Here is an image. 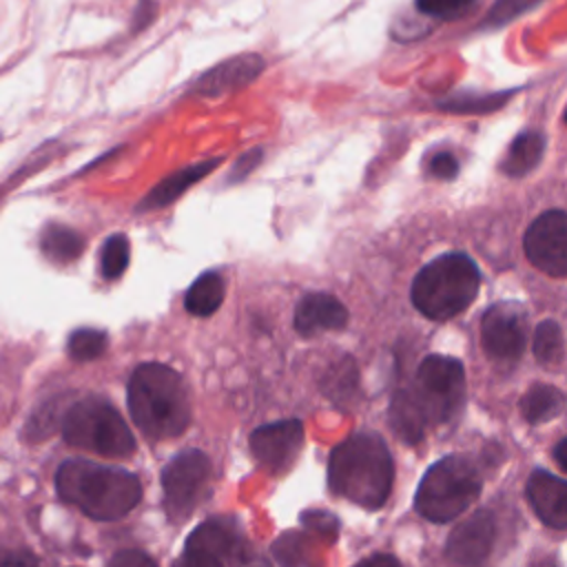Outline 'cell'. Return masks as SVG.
Listing matches in <instances>:
<instances>
[{
    "label": "cell",
    "mask_w": 567,
    "mask_h": 567,
    "mask_svg": "<svg viewBox=\"0 0 567 567\" xmlns=\"http://www.w3.org/2000/svg\"><path fill=\"white\" fill-rule=\"evenodd\" d=\"M62 436L69 445L102 456H131L135 450V439L120 412L95 396L69 408L62 421Z\"/></svg>",
    "instance_id": "8992f818"
},
{
    "label": "cell",
    "mask_w": 567,
    "mask_h": 567,
    "mask_svg": "<svg viewBox=\"0 0 567 567\" xmlns=\"http://www.w3.org/2000/svg\"><path fill=\"white\" fill-rule=\"evenodd\" d=\"M357 567H401V563L390 554H374V556L361 560Z\"/></svg>",
    "instance_id": "836d02e7"
},
{
    "label": "cell",
    "mask_w": 567,
    "mask_h": 567,
    "mask_svg": "<svg viewBox=\"0 0 567 567\" xmlns=\"http://www.w3.org/2000/svg\"><path fill=\"white\" fill-rule=\"evenodd\" d=\"M128 412L148 439L179 436L190 423L182 377L164 363H142L128 381Z\"/></svg>",
    "instance_id": "3957f363"
},
{
    "label": "cell",
    "mask_w": 567,
    "mask_h": 567,
    "mask_svg": "<svg viewBox=\"0 0 567 567\" xmlns=\"http://www.w3.org/2000/svg\"><path fill=\"white\" fill-rule=\"evenodd\" d=\"M425 421H450L465 396V368L447 354H430L419 363L414 388H410Z\"/></svg>",
    "instance_id": "52a82bcc"
},
{
    "label": "cell",
    "mask_w": 567,
    "mask_h": 567,
    "mask_svg": "<svg viewBox=\"0 0 567 567\" xmlns=\"http://www.w3.org/2000/svg\"><path fill=\"white\" fill-rule=\"evenodd\" d=\"M109 337L95 328H80L69 337V354L75 361H93L106 350Z\"/></svg>",
    "instance_id": "d4e9b609"
},
{
    "label": "cell",
    "mask_w": 567,
    "mask_h": 567,
    "mask_svg": "<svg viewBox=\"0 0 567 567\" xmlns=\"http://www.w3.org/2000/svg\"><path fill=\"white\" fill-rule=\"evenodd\" d=\"M540 0H498L492 11L487 13V22L489 24H501V22H507L512 20L514 16L527 11L532 4H536Z\"/></svg>",
    "instance_id": "f1b7e54d"
},
{
    "label": "cell",
    "mask_w": 567,
    "mask_h": 567,
    "mask_svg": "<svg viewBox=\"0 0 567 567\" xmlns=\"http://www.w3.org/2000/svg\"><path fill=\"white\" fill-rule=\"evenodd\" d=\"M481 476L472 463L461 456H445L421 478L414 507L427 520L447 523L481 496Z\"/></svg>",
    "instance_id": "5b68a950"
},
{
    "label": "cell",
    "mask_w": 567,
    "mask_h": 567,
    "mask_svg": "<svg viewBox=\"0 0 567 567\" xmlns=\"http://www.w3.org/2000/svg\"><path fill=\"white\" fill-rule=\"evenodd\" d=\"M303 443V425L297 419L257 427L250 434V450L261 467L281 474L292 467Z\"/></svg>",
    "instance_id": "30bf717a"
},
{
    "label": "cell",
    "mask_w": 567,
    "mask_h": 567,
    "mask_svg": "<svg viewBox=\"0 0 567 567\" xmlns=\"http://www.w3.org/2000/svg\"><path fill=\"white\" fill-rule=\"evenodd\" d=\"M543 151H545V137L540 133H532V131L523 133L509 144L501 168L512 177L527 175L540 162Z\"/></svg>",
    "instance_id": "ffe728a7"
},
{
    "label": "cell",
    "mask_w": 567,
    "mask_h": 567,
    "mask_svg": "<svg viewBox=\"0 0 567 567\" xmlns=\"http://www.w3.org/2000/svg\"><path fill=\"white\" fill-rule=\"evenodd\" d=\"M332 494L368 509L381 507L394 483V461L379 434L359 432L341 441L328 461Z\"/></svg>",
    "instance_id": "6da1fadb"
},
{
    "label": "cell",
    "mask_w": 567,
    "mask_h": 567,
    "mask_svg": "<svg viewBox=\"0 0 567 567\" xmlns=\"http://www.w3.org/2000/svg\"><path fill=\"white\" fill-rule=\"evenodd\" d=\"M301 523H306V527H310L315 532V536L328 538V540H332L339 532V520L334 516L326 514V512H319V509L303 512Z\"/></svg>",
    "instance_id": "83f0119b"
},
{
    "label": "cell",
    "mask_w": 567,
    "mask_h": 567,
    "mask_svg": "<svg viewBox=\"0 0 567 567\" xmlns=\"http://www.w3.org/2000/svg\"><path fill=\"white\" fill-rule=\"evenodd\" d=\"M430 173L439 179H452L458 173V162L452 153H436L430 159Z\"/></svg>",
    "instance_id": "1f68e13d"
},
{
    "label": "cell",
    "mask_w": 567,
    "mask_h": 567,
    "mask_svg": "<svg viewBox=\"0 0 567 567\" xmlns=\"http://www.w3.org/2000/svg\"><path fill=\"white\" fill-rule=\"evenodd\" d=\"M390 423L394 432L405 441V443H419L423 436V430L427 425L412 390H401L394 394L390 403Z\"/></svg>",
    "instance_id": "ac0fdd59"
},
{
    "label": "cell",
    "mask_w": 567,
    "mask_h": 567,
    "mask_svg": "<svg viewBox=\"0 0 567 567\" xmlns=\"http://www.w3.org/2000/svg\"><path fill=\"white\" fill-rule=\"evenodd\" d=\"M474 0H416V9L432 18H454L472 7Z\"/></svg>",
    "instance_id": "4316f807"
},
{
    "label": "cell",
    "mask_w": 567,
    "mask_h": 567,
    "mask_svg": "<svg viewBox=\"0 0 567 567\" xmlns=\"http://www.w3.org/2000/svg\"><path fill=\"white\" fill-rule=\"evenodd\" d=\"M186 545L202 547L215 554L221 563H241L246 560V540L233 523L226 520H206L202 523L186 540Z\"/></svg>",
    "instance_id": "2e32d148"
},
{
    "label": "cell",
    "mask_w": 567,
    "mask_h": 567,
    "mask_svg": "<svg viewBox=\"0 0 567 567\" xmlns=\"http://www.w3.org/2000/svg\"><path fill=\"white\" fill-rule=\"evenodd\" d=\"M543 567H556V565H554V563H551V560H549V563H545V565H543Z\"/></svg>",
    "instance_id": "8d00e7d4"
},
{
    "label": "cell",
    "mask_w": 567,
    "mask_h": 567,
    "mask_svg": "<svg viewBox=\"0 0 567 567\" xmlns=\"http://www.w3.org/2000/svg\"><path fill=\"white\" fill-rule=\"evenodd\" d=\"M210 476V461L199 450L177 454L162 472L164 503L173 520H184L197 505Z\"/></svg>",
    "instance_id": "ba28073f"
},
{
    "label": "cell",
    "mask_w": 567,
    "mask_h": 567,
    "mask_svg": "<svg viewBox=\"0 0 567 567\" xmlns=\"http://www.w3.org/2000/svg\"><path fill=\"white\" fill-rule=\"evenodd\" d=\"M481 341L494 361H516L525 350V319L512 303L492 306L481 321Z\"/></svg>",
    "instance_id": "8fae6325"
},
{
    "label": "cell",
    "mask_w": 567,
    "mask_h": 567,
    "mask_svg": "<svg viewBox=\"0 0 567 567\" xmlns=\"http://www.w3.org/2000/svg\"><path fill=\"white\" fill-rule=\"evenodd\" d=\"M565 447H567V439H560V441H558V445H556V450H554V456H556V461H558V465H560V470H567V458H565Z\"/></svg>",
    "instance_id": "d590c367"
},
{
    "label": "cell",
    "mask_w": 567,
    "mask_h": 567,
    "mask_svg": "<svg viewBox=\"0 0 567 567\" xmlns=\"http://www.w3.org/2000/svg\"><path fill=\"white\" fill-rule=\"evenodd\" d=\"M259 157H261L259 151H252V153L241 155L239 162H237V166H235V177H244L246 173H250V168L259 162Z\"/></svg>",
    "instance_id": "e575fe53"
},
{
    "label": "cell",
    "mask_w": 567,
    "mask_h": 567,
    "mask_svg": "<svg viewBox=\"0 0 567 567\" xmlns=\"http://www.w3.org/2000/svg\"><path fill=\"white\" fill-rule=\"evenodd\" d=\"M173 567H224V563L202 547L186 545L182 556L173 563Z\"/></svg>",
    "instance_id": "f546056e"
},
{
    "label": "cell",
    "mask_w": 567,
    "mask_h": 567,
    "mask_svg": "<svg viewBox=\"0 0 567 567\" xmlns=\"http://www.w3.org/2000/svg\"><path fill=\"white\" fill-rule=\"evenodd\" d=\"M496 523L492 512L478 509L458 523L445 545V556L461 567H478L494 547Z\"/></svg>",
    "instance_id": "7c38bea8"
},
{
    "label": "cell",
    "mask_w": 567,
    "mask_h": 567,
    "mask_svg": "<svg viewBox=\"0 0 567 567\" xmlns=\"http://www.w3.org/2000/svg\"><path fill=\"white\" fill-rule=\"evenodd\" d=\"M525 494L545 525L554 529L567 527V485L563 478L545 470H536L527 478Z\"/></svg>",
    "instance_id": "5bb4252c"
},
{
    "label": "cell",
    "mask_w": 567,
    "mask_h": 567,
    "mask_svg": "<svg viewBox=\"0 0 567 567\" xmlns=\"http://www.w3.org/2000/svg\"><path fill=\"white\" fill-rule=\"evenodd\" d=\"M226 295V286L219 272H204L186 292L184 306L195 317H208L213 315Z\"/></svg>",
    "instance_id": "44dd1931"
},
{
    "label": "cell",
    "mask_w": 567,
    "mask_h": 567,
    "mask_svg": "<svg viewBox=\"0 0 567 567\" xmlns=\"http://www.w3.org/2000/svg\"><path fill=\"white\" fill-rule=\"evenodd\" d=\"M323 388L332 396H343L352 388H357V365L350 359H343L341 363L332 365L328 377L323 379Z\"/></svg>",
    "instance_id": "484cf974"
},
{
    "label": "cell",
    "mask_w": 567,
    "mask_h": 567,
    "mask_svg": "<svg viewBox=\"0 0 567 567\" xmlns=\"http://www.w3.org/2000/svg\"><path fill=\"white\" fill-rule=\"evenodd\" d=\"M534 357L547 368H558L565 357V337L563 328L554 319H545L536 326L534 332Z\"/></svg>",
    "instance_id": "603a6c76"
},
{
    "label": "cell",
    "mask_w": 567,
    "mask_h": 567,
    "mask_svg": "<svg viewBox=\"0 0 567 567\" xmlns=\"http://www.w3.org/2000/svg\"><path fill=\"white\" fill-rule=\"evenodd\" d=\"M0 567H38V560L22 549H2Z\"/></svg>",
    "instance_id": "d6a6232c"
},
{
    "label": "cell",
    "mask_w": 567,
    "mask_h": 567,
    "mask_svg": "<svg viewBox=\"0 0 567 567\" xmlns=\"http://www.w3.org/2000/svg\"><path fill=\"white\" fill-rule=\"evenodd\" d=\"M109 567H157L153 558L140 549H122L111 560Z\"/></svg>",
    "instance_id": "4dcf8cb0"
},
{
    "label": "cell",
    "mask_w": 567,
    "mask_h": 567,
    "mask_svg": "<svg viewBox=\"0 0 567 567\" xmlns=\"http://www.w3.org/2000/svg\"><path fill=\"white\" fill-rule=\"evenodd\" d=\"M348 323L346 306L328 292H308L295 310V328L299 334L310 337L319 330H341Z\"/></svg>",
    "instance_id": "9a60e30c"
},
{
    "label": "cell",
    "mask_w": 567,
    "mask_h": 567,
    "mask_svg": "<svg viewBox=\"0 0 567 567\" xmlns=\"http://www.w3.org/2000/svg\"><path fill=\"white\" fill-rule=\"evenodd\" d=\"M525 255L540 272L549 277L567 275V215L547 210L532 221L523 239Z\"/></svg>",
    "instance_id": "9c48e42d"
},
{
    "label": "cell",
    "mask_w": 567,
    "mask_h": 567,
    "mask_svg": "<svg viewBox=\"0 0 567 567\" xmlns=\"http://www.w3.org/2000/svg\"><path fill=\"white\" fill-rule=\"evenodd\" d=\"M40 248L42 252L58 264H69L73 259H78L84 250V239L80 233H75L69 226L62 224H49L42 230L40 237Z\"/></svg>",
    "instance_id": "7402d4cb"
},
{
    "label": "cell",
    "mask_w": 567,
    "mask_h": 567,
    "mask_svg": "<svg viewBox=\"0 0 567 567\" xmlns=\"http://www.w3.org/2000/svg\"><path fill=\"white\" fill-rule=\"evenodd\" d=\"M481 275L463 252H447L432 259L412 281V303L432 321L461 315L476 297Z\"/></svg>",
    "instance_id": "277c9868"
},
{
    "label": "cell",
    "mask_w": 567,
    "mask_h": 567,
    "mask_svg": "<svg viewBox=\"0 0 567 567\" xmlns=\"http://www.w3.org/2000/svg\"><path fill=\"white\" fill-rule=\"evenodd\" d=\"M219 164V159H206L193 166H186L173 175H168L166 179H162L159 184H155L148 195L137 204V210H155V208H164L171 202H175L184 190H188L195 182H199L202 177H206L215 166Z\"/></svg>",
    "instance_id": "e0dca14e"
},
{
    "label": "cell",
    "mask_w": 567,
    "mask_h": 567,
    "mask_svg": "<svg viewBox=\"0 0 567 567\" xmlns=\"http://www.w3.org/2000/svg\"><path fill=\"white\" fill-rule=\"evenodd\" d=\"M563 410H565V396L554 385H545V383L532 385L520 399V412L525 421L534 425L560 416Z\"/></svg>",
    "instance_id": "d6986e66"
},
{
    "label": "cell",
    "mask_w": 567,
    "mask_h": 567,
    "mask_svg": "<svg viewBox=\"0 0 567 567\" xmlns=\"http://www.w3.org/2000/svg\"><path fill=\"white\" fill-rule=\"evenodd\" d=\"M264 69V60L257 53H241L230 60H224L221 64L208 69L197 82L195 93L217 97L228 91H237L246 84H250Z\"/></svg>",
    "instance_id": "4fadbf2b"
},
{
    "label": "cell",
    "mask_w": 567,
    "mask_h": 567,
    "mask_svg": "<svg viewBox=\"0 0 567 567\" xmlns=\"http://www.w3.org/2000/svg\"><path fill=\"white\" fill-rule=\"evenodd\" d=\"M128 257H131V246L128 239L124 235H111L104 246H102V255H100V270L104 279H117L126 266H128Z\"/></svg>",
    "instance_id": "cb8c5ba5"
},
{
    "label": "cell",
    "mask_w": 567,
    "mask_h": 567,
    "mask_svg": "<svg viewBox=\"0 0 567 567\" xmlns=\"http://www.w3.org/2000/svg\"><path fill=\"white\" fill-rule=\"evenodd\" d=\"M60 498L95 520H115L142 498L140 478L122 467H106L82 458L64 461L55 472Z\"/></svg>",
    "instance_id": "7a4b0ae2"
}]
</instances>
